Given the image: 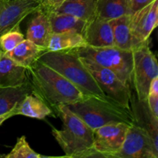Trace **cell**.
Listing matches in <instances>:
<instances>
[{"mask_svg": "<svg viewBox=\"0 0 158 158\" xmlns=\"http://www.w3.org/2000/svg\"><path fill=\"white\" fill-rule=\"evenodd\" d=\"M32 92L56 114L59 106L69 105L84 96L73 83L47 65L37 60L27 69Z\"/></svg>", "mask_w": 158, "mask_h": 158, "instance_id": "cell-1", "label": "cell"}, {"mask_svg": "<svg viewBox=\"0 0 158 158\" xmlns=\"http://www.w3.org/2000/svg\"><path fill=\"white\" fill-rule=\"evenodd\" d=\"M38 60L69 80L84 97L108 100L80 57L71 49L55 52L46 50L41 54Z\"/></svg>", "mask_w": 158, "mask_h": 158, "instance_id": "cell-2", "label": "cell"}, {"mask_svg": "<svg viewBox=\"0 0 158 158\" xmlns=\"http://www.w3.org/2000/svg\"><path fill=\"white\" fill-rule=\"evenodd\" d=\"M56 115L63 122L62 129L52 128V134L66 157L84 158L93 148L94 131L66 105H61Z\"/></svg>", "mask_w": 158, "mask_h": 158, "instance_id": "cell-3", "label": "cell"}, {"mask_svg": "<svg viewBox=\"0 0 158 158\" xmlns=\"http://www.w3.org/2000/svg\"><path fill=\"white\" fill-rule=\"evenodd\" d=\"M94 131L111 123L135 124L132 110H128L109 100L97 97H83L81 100L66 105Z\"/></svg>", "mask_w": 158, "mask_h": 158, "instance_id": "cell-4", "label": "cell"}, {"mask_svg": "<svg viewBox=\"0 0 158 158\" xmlns=\"http://www.w3.org/2000/svg\"><path fill=\"white\" fill-rule=\"evenodd\" d=\"M71 50L80 58H86L99 66L110 69L128 86H132L133 52L116 46H80Z\"/></svg>", "mask_w": 158, "mask_h": 158, "instance_id": "cell-5", "label": "cell"}, {"mask_svg": "<svg viewBox=\"0 0 158 158\" xmlns=\"http://www.w3.org/2000/svg\"><path fill=\"white\" fill-rule=\"evenodd\" d=\"M132 52V86L137 99L146 101L150 84L158 77L157 60L150 48L149 40L134 49Z\"/></svg>", "mask_w": 158, "mask_h": 158, "instance_id": "cell-6", "label": "cell"}, {"mask_svg": "<svg viewBox=\"0 0 158 158\" xmlns=\"http://www.w3.org/2000/svg\"><path fill=\"white\" fill-rule=\"evenodd\" d=\"M80 60L108 100L131 110V86L123 83L110 69L99 66L88 59L80 58Z\"/></svg>", "mask_w": 158, "mask_h": 158, "instance_id": "cell-7", "label": "cell"}, {"mask_svg": "<svg viewBox=\"0 0 158 158\" xmlns=\"http://www.w3.org/2000/svg\"><path fill=\"white\" fill-rule=\"evenodd\" d=\"M113 158H158V148L143 128L129 126L121 148Z\"/></svg>", "mask_w": 158, "mask_h": 158, "instance_id": "cell-8", "label": "cell"}, {"mask_svg": "<svg viewBox=\"0 0 158 158\" xmlns=\"http://www.w3.org/2000/svg\"><path fill=\"white\" fill-rule=\"evenodd\" d=\"M128 127L126 123H117L94 129L93 149L100 157L113 158L121 148Z\"/></svg>", "mask_w": 158, "mask_h": 158, "instance_id": "cell-9", "label": "cell"}, {"mask_svg": "<svg viewBox=\"0 0 158 158\" xmlns=\"http://www.w3.org/2000/svg\"><path fill=\"white\" fill-rule=\"evenodd\" d=\"M41 5L39 0H0V35L19 26Z\"/></svg>", "mask_w": 158, "mask_h": 158, "instance_id": "cell-10", "label": "cell"}, {"mask_svg": "<svg viewBox=\"0 0 158 158\" xmlns=\"http://www.w3.org/2000/svg\"><path fill=\"white\" fill-rule=\"evenodd\" d=\"M158 25V0H154L130 16V29L140 43L149 40Z\"/></svg>", "mask_w": 158, "mask_h": 158, "instance_id": "cell-11", "label": "cell"}, {"mask_svg": "<svg viewBox=\"0 0 158 158\" xmlns=\"http://www.w3.org/2000/svg\"><path fill=\"white\" fill-rule=\"evenodd\" d=\"M83 37L86 45L92 47L115 46L110 20L97 16L87 22Z\"/></svg>", "mask_w": 158, "mask_h": 158, "instance_id": "cell-12", "label": "cell"}, {"mask_svg": "<svg viewBox=\"0 0 158 158\" xmlns=\"http://www.w3.org/2000/svg\"><path fill=\"white\" fill-rule=\"evenodd\" d=\"M52 32L47 12L40 7L34 12L26 30V40L47 50Z\"/></svg>", "mask_w": 158, "mask_h": 158, "instance_id": "cell-13", "label": "cell"}, {"mask_svg": "<svg viewBox=\"0 0 158 158\" xmlns=\"http://www.w3.org/2000/svg\"><path fill=\"white\" fill-rule=\"evenodd\" d=\"M27 82V68L15 63L0 49V86H18Z\"/></svg>", "mask_w": 158, "mask_h": 158, "instance_id": "cell-14", "label": "cell"}, {"mask_svg": "<svg viewBox=\"0 0 158 158\" xmlns=\"http://www.w3.org/2000/svg\"><path fill=\"white\" fill-rule=\"evenodd\" d=\"M130 16L131 15H123L113 19L110 20V24L112 28L114 46L124 50L133 51L142 43L137 41L131 32Z\"/></svg>", "mask_w": 158, "mask_h": 158, "instance_id": "cell-15", "label": "cell"}, {"mask_svg": "<svg viewBox=\"0 0 158 158\" xmlns=\"http://www.w3.org/2000/svg\"><path fill=\"white\" fill-rule=\"evenodd\" d=\"M12 112L14 116L22 115L39 120H43L53 114L49 106L32 92L27 94L15 106Z\"/></svg>", "mask_w": 158, "mask_h": 158, "instance_id": "cell-16", "label": "cell"}, {"mask_svg": "<svg viewBox=\"0 0 158 158\" xmlns=\"http://www.w3.org/2000/svg\"><path fill=\"white\" fill-rule=\"evenodd\" d=\"M131 110L135 118V123L147 131L153 143L158 148V120H155L148 110L146 101L131 97Z\"/></svg>", "mask_w": 158, "mask_h": 158, "instance_id": "cell-17", "label": "cell"}, {"mask_svg": "<svg viewBox=\"0 0 158 158\" xmlns=\"http://www.w3.org/2000/svg\"><path fill=\"white\" fill-rule=\"evenodd\" d=\"M50 12L66 13L89 22L96 17V0H65Z\"/></svg>", "mask_w": 158, "mask_h": 158, "instance_id": "cell-18", "label": "cell"}, {"mask_svg": "<svg viewBox=\"0 0 158 158\" xmlns=\"http://www.w3.org/2000/svg\"><path fill=\"white\" fill-rule=\"evenodd\" d=\"M46 12L49 17L52 33L74 32H78L83 35V32L87 23L86 21L69 14L57 13L50 11Z\"/></svg>", "mask_w": 158, "mask_h": 158, "instance_id": "cell-19", "label": "cell"}, {"mask_svg": "<svg viewBox=\"0 0 158 158\" xmlns=\"http://www.w3.org/2000/svg\"><path fill=\"white\" fill-rule=\"evenodd\" d=\"M131 0H96V16L106 20L132 15Z\"/></svg>", "mask_w": 158, "mask_h": 158, "instance_id": "cell-20", "label": "cell"}, {"mask_svg": "<svg viewBox=\"0 0 158 158\" xmlns=\"http://www.w3.org/2000/svg\"><path fill=\"white\" fill-rule=\"evenodd\" d=\"M45 51H46V49L37 46L26 39L12 50L6 53L15 63L28 69Z\"/></svg>", "mask_w": 158, "mask_h": 158, "instance_id": "cell-21", "label": "cell"}, {"mask_svg": "<svg viewBox=\"0 0 158 158\" xmlns=\"http://www.w3.org/2000/svg\"><path fill=\"white\" fill-rule=\"evenodd\" d=\"M32 92L29 81L18 86H0V116L10 113L27 94Z\"/></svg>", "mask_w": 158, "mask_h": 158, "instance_id": "cell-22", "label": "cell"}, {"mask_svg": "<svg viewBox=\"0 0 158 158\" xmlns=\"http://www.w3.org/2000/svg\"><path fill=\"white\" fill-rule=\"evenodd\" d=\"M83 35L78 32H63L52 33L49 40L47 51H63L85 46Z\"/></svg>", "mask_w": 158, "mask_h": 158, "instance_id": "cell-23", "label": "cell"}, {"mask_svg": "<svg viewBox=\"0 0 158 158\" xmlns=\"http://www.w3.org/2000/svg\"><path fill=\"white\" fill-rule=\"evenodd\" d=\"M6 158H43L46 156L41 155L35 152L29 146L25 136H22L17 140L16 143L10 153L4 155Z\"/></svg>", "mask_w": 158, "mask_h": 158, "instance_id": "cell-24", "label": "cell"}, {"mask_svg": "<svg viewBox=\"0 0 158 158\" xmlns=\"http://www.w3.org/2000/svg\"><path fill=\"white\" fill-rule=\"evenodd\" d=\"M25 40L26 38L18 26L0 35V49L5 52H10Z\"/></svg>", "mask_w": 158, "mask_h": 158, "instance_id": "cell-25", "label": "cell"}, {"mask_svg": "<svg viewBox=\"0 0 158 158\" xmlns=\"http://www.w3.org/2000/svg\"><path fill=\"white\" fill-rule=\"evenodd\" d=\"M146 102L148 110L152 117L158 120V95L148 94Z\"/></svg>", "mask_w": 158, "mask_h": 158, "instance_id": "cell-26", "label": "cell"}, {"mask_svg": "<svg viewBox=\"0 0 158 158\" xmlns=\"http://www.w3.org/2000/svg\"><path fill=\"white\" fill-rule=\"evenodd\" d=\"M153 1L154 0H131V9H132V12L134 13L136 11L144 7L145 6H147V5H148Z\"/></svg>", "mask_w": 158, "mask_h": 158, "instance_id": "cell-27", "label": "cell"}, {"mask_svg": "<svg viewBox=\"0 0 158 158\" xmlns=\"http://www.w3.org/2000/svg\"><path fill=\"white\" fill-rule=\"evenodd\" d=\"M65 0H43L41 6L46 10H51L60 6Z\"/></svg>", "mask_w": 158, "mask_h": 158, "instance_id": "cell-28", "label": "cell"}, {"mask_svg": "<svg viewBox=\"0 0 158 158\" xmlns=\"http://www.w3.org/2000/svg\"><path fill=\"white\" fill-rule=\"evenodd\" d=\"M148 94H155V95H158V77H155L151 81V84L149 86V89H148Z\"/></svg>", "mask_w": 158, "mask_h": 158, "instance_id": "cell-29", "label": "cell"}, {"mask_svg": "<svg viewBox=\"0 0 158 158\" xmlns=\"http://www.w3.org/2000/svg\"><path fill=\"white\" fill-rule=\"evenodd\" d=\"M13 116H14V114H13V112H12V111L10 113H8V114H4V115L0 116V126H1V125L2 124V123H4L6 120H8V119L10 118V117H13Z\"/></svg>", "mask_w": 158, "mask_h": 158, "instance_id": "cell-30", "label": "cell"}, {"mask_svg": "<svg viewBox=\"0 0 158 158\" xmlns=\"http://www.w3.org/2000/svg\"><path fill=\"white\" fill-rule=\"evenodd\" d=\"M1 157H4V155H1V154H0V158Z\"/></svg>", "mask_w": 158, "mask_h": 158, "instance_id": "cell-31", "label": "cell"}, {"mask_svg": "<svg viewBox=\"0 0 158 158\" xmlns=\"http://www.w3.org/2000/svg\"><path fill=\"white\" fill-rule=\"evenodd\" d=\"M39 1H40V2H43V0H39Z\"/></svg>", "mask_w": 158, "mask_h": 158, "instance_id": "cell-32", "label": "cell"}]
</instances>
